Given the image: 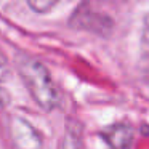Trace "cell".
<instances>
[{
  "mask_svg": "<svg viewBox=\"0 0 149 149\" xmlns=\"http://www.w3.org/2000/svg\"><path fill=\"white\" fill-rule=\"evenodd\" d=\"M71 26L77 27V29H87V31H91V32L106 36L112 29V21L107 16L95 13V11L88 10L87 7H82L72 15Z\"/></svg>",
  "mask_w": 149,
  "mask_h": 149,
  "instance_id": "3",
  "label": "cell"
},
{
  "mask_svg": "<svg viewBox=\"0 0 149 149\" xmlns=\"http://www.w3.org/2000/svg\"><path fill=\"white\" fill-rule=\"evenodd\" d=\"M61 149H82V128L72 119L66 125V133L61 143Z\"/></svg>",
  "mask_w": 149,
  "mask_h": 149,
  "instance_id": "5",
  "label": "cell"
},
{
  "mask_svg": "<svg viewBox=\"0 0 149 149\" xmlns=\"http://www.w3.org/2000/svg\"><path fill=\"white\" fill-rule=\"evenodd\" d=\"M10 136L16 149H42L43 146L42 135L23 117L11 119Z\"/></svg>",
  "mask_w": 149,
  "mask_h": 149,
  "instance_id": "2",
  "label": "cell"
},
{
  "mask_svg": "<svg viewBox=\"0 0 149 149\" xmlns=\"http://www.w3.org/2000/svg\"><path fill=\"white\" fill-rule=\"evenodd\" d=\"M59 0H27V5L36 13H47L50 11Z\"/></svg>",
  "mask_w": 149,
  "mask_h": 149,
  "instance_id": "6",
  "label": "cell"
},
{
  "mask_svg": "<svg viewBox=\"0 0 149 149\" xmlns=\"http://www.w3.org/2000/svg\"><path fill=\"white\" fill-rule=\"evenodd\" d=\"M8 72H10V69H8V61H7V56H5L3 53L0 52V84H3V82L7 80Z\"/></svg>",
  "mask_w": 149,
  "mask_h": 149,
  "instance_id": "8",
  "label": "cell"
},
{
  "mask_svg": "<svg viewBox=\"0 0 149 149\" xmlns=\"http://www.w3.org/2000/svg\"><path fill=\"white\" fill-rule=\"evenodd\" d=\"M16 68L31 96L43 111H53L59 103V95L48 69L40 61L26 55L16 58Z\"/></svg>",
  "mask_w": 149,
  "mask_h": 149,
  "instance_id": "1",
  "label": "cell"
},
{
  "mask_svg": "<svg viewBox=\"0 0 149 149\" xmlns=\"http://www.w3.org/2000/svg\"><path fill=\"white\" fill-rule=\"evenodd\" d=\"M141 53L146 59H149V13L146 15L144 23H143L141 32Z\"/></svg>",
  "mask_w": 149,
  "mask_h": 149,
  "instance_id": "7",
  "label": "cell"
},
{
  "mask_svg": "<svg viewBox=\"0 0 149 149\" xmlns=\"http://www.w3.org/2000/svg\"><path fill=\"white\" fill-rule=\"evenodd\" d=\"M101 136L111 149H130L133 141V128L128 123H116L103 130Z\"/></svg>",
  "mask_w": 149,
  "mask_h": 149,
  "instance_id": "4",
  "label": "cell"
}]
</instances>
